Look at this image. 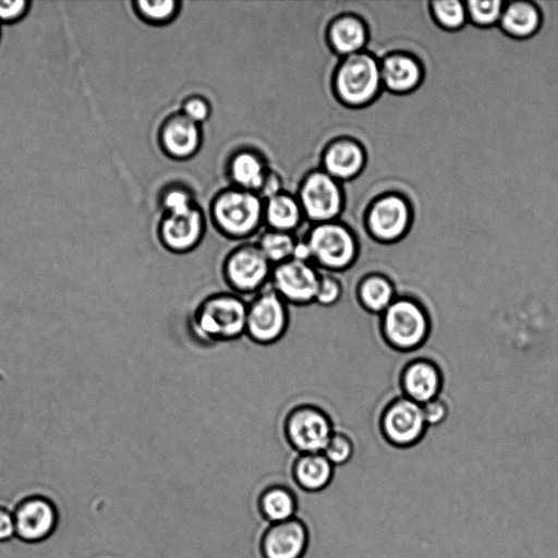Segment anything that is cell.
<instances>
[{
	"mask_svg": "<svg viewBox=\"0 0 558 558\" xmlns=\"http://www.w3.org/2000/svg\"><path fill=\"white\" fill-rule=\"evenodd\" d=\"M216 229L226 238L244 241L254 235L260 226L259 198L246 191L221 193L211 209Z\"/></svg>",
	"mask_w": 558,
	"mask_h": 558,
	"instance_id": "5",
	"label": "cell"
},
{
	"mask_svg": "<svg viewBox=\"0 0 558 558\" xmlns=\"http://www.w3.org/2000/svg\"><path fill=\"white\" fill-rule=\"evenodd\" d=\"M328 39L338 54L347 57L355 54L366 45V27L359 17L342 15L329 26Z\"/></svg>",
	"mask_w": 558,
	"mask_h": 558,
	"instance_id": "22",
	"label": "cell"
},
{
	"mask_svg": "<svg viewBox=\"0 0 558 558\" xmlns=\"http://www.w3.org/2000/svg\"><path fill=\"white\" fill-rule=\"evenodd\" d=\"M384 438L397 448H410L418 444L427 430L422 404L400 397L387 404L379 418Z\"/></svg>",
	"mask_w": 558,
	"mask_h": 558,
	"instance_id": "9",
	"label": "cell"
},
{
	"mask_svg": "<svg viewBox=\"0 0 558 558\" xmlns=\"http://www.w3.org/2000/svg\"><path fill=\"white\" fill-rule=\"evenodd\" d=\"M300 198L307 218L319 223L339 217L342 209L340 184L327 172L311 173L301 186Z\"/></svg>",
	"mask_w": 558,
	"mask_h": 558,
	"instance_id": "13",
	"label": "cell"
},
{
	"mask_svg": "<svg viewBox=\"0 0 558 558\" xmlns=\"http://www.w3.org/2000/svg\"><path fill=\"white\" fill-rule=\"evenodd\" d=\"M320 271L312 263L291 258L272 267L269 286L289 305L314 303Z\"/></svg>",
	"mask_w": 558,
	"mask_h": 558,
	"instance_id": "10",
	"label": "cell"
},
{
	"mask_svg": "<svg viewBox=\"0 0 558 558\" xmlns=\"http://www.w3.org/2000/svg\"><path fill=\"white\" fill-rule=\"evenodd\" d=\"M298 240L290 232L269 230L264 232L256 244L272 266L293 257Z\"/></svg>",
	"mask_w": 558,
	"mask_h": 558,
	"instance_id": "26",
	"label": "cell"
},
{
	"mask_svg": "<svg viewBox=\"0 0 558 558\" xmlns=\"http://www.w3.org/2000/svg\"><path fill=\"white\" fill-rule=\"evenodd\" d=\"M364 151L354 141L342 138L330 144L323 158L327 173L345 181L357 175L364 165Z\"/></svg>",
	"mask_w": 558,
	"mask_h": 558,
	"instance_id": "19",
	"label": "cell"
},
{
	"mask_svg": "<svg viewBox=\"0 0 558 558\" xmlns=\"http://www.w3.org/2000/svg\"><path fill=\"white\" fill-rule=\"evenodd\" d=\"M288 325V304L269 284L247 302L245 335L253 342L275 343L283 337Z\"/></svg>",
	"mask_w": 558,
	"mask_h": 558,
	"instance_id": "8",
	"label": "cell"
},
{
	"mask_svg": "<svg viewBox=\"0 0 558 558\" xmlns=\"http://www.w3.org/2000/svg\"><path fill=\"white\" fill-rule=\"evenodd\" d=\"M136 5L143 17L150 19L153 21H161L170 17L174 13L177 2L173 0H140L136 2Z\"/></svg>",
	"mask_w": 558,
	"mask_h": 558,
	"instance_id": "32",
	"label": "cell"
},
{
	"mask_svg": "<svg viewBox=\"0 0 558 558\" xmlns=\"http://www.w3.org/2000/svg\"><path fill=\"white\" fill-rule=\"evenodd\" d=\"M380 62L365 51L345 57L333 80L340 100L353 107L371 102L380 92Z\"/></svg>",
	"mask_w": 558,
	"mask_h": 558,
	"instance_id": "4",
	"label": "cell"
},
{
	"mask_svg": "<svg viewBox=\"0 0 558 558\" xmlns=\"http://www.w3.org/2000/svg\"><path fill=\"white\" fill-rule=\"evenodd\" d=\"M411 222L410 208L401 196L387 194L376 199L366 215L371 238L380 244H395L408 233Z\"/></svg>",
	"mask_w": 558,
	"mask_h": 558,
	"instance_id": "12",
	"label": "cell"
},
{
	"mask_svg": "<svg viewBox=\"0 0 558 558\" xmlns=\"http://www.w3.org/2000/svg\"><path fill=\"white\" fill-rule=\"evenodd\" d=\"M333 432L326 411L310 403L292 408L283 422L284 437L299 454L323 452Z\"/></svg>",
	"mask_w": 558,
	"mask_h": 558,
	"instance_id": "7",
	"label": "cell"
},
{
	"mask_svg": "<svg viewBox=\"0 0 558 558\" xmlns=\"http://www.w3.org/2000/svg\"><path fill=\"white\" fill-rule=\"evenodd\" d=\"M231 175L236 184L251 190L262 187L266 179L262 159L247 151L234 157L231 163Z\"/></svg>",
	"mask_w": 558,
	"mask_h": 558,
	"instance_id": "27",
	"label": "cell"
},
{
	"mask_svg": "<svg viewBox=\"0 0 558 558\" xmlns=\"http://www.w3.org/2000/svg\"><path fill=\"white\" fill-rule=\"evenodd\" d=\"M400 387L403 397L425 404L439 397L442 374L439 366L428 359H415L402 369Z\"/></svg>",
	"mask_w": 558,
	"mask_h": 558,
	"instance_id": "16",
	"label": "cell"
},
{
	"mask_svg": "<svg viewBox=\"0 0 558 558\" xmlns=\"http://www.w3.org/2000/svg\"><path fill=\"white\" fill-rule=\"evenodd\" d=\"M12 511L15 536L22 542H43L53 533L58 524L57 508L44 496L25 497Z\"/></svg>",
	"mask_w": 558,
	"mask_h": 558,
	"instance_id": "14",
	"label": "cell"
},
{
	"mask_svg": "<svg viewBox=\"0 0 558 558\" xmlns=\"http://www.w3.org/2000/svg\"><path fill=\"white\" fill-rule=\"evenodd\" d=\"M206 232V220L199 209L192 205L177 210H167L158 225L159 243L169 252L184 254L193 251Z\"/></svg>",
	"mask_w": 558,
	"mask_h": 558,
	"instance_id": "11",
	"label": "cell"
},
{
	"mask_svg": "<svg viewBox=\"0 0 558 558\" xmlns=\"http://www.w3.org/2000/svg\"><path fill=\"white\" fill-rule=\"evenodd\" d=\"M272 267L256 243L243 242L226 255L222 276L234 293L256 294L269 284Z\"/></svg>",
	"mask_w": 558,
	"mask_h": 558,
	"instance_id": "6",
	"label": "cell"
},
{
	"mask_svg": "<svg viewBox=\"0 0 558 558\" xmlns=\"http://www.w3.org/2000/svg\"><path fill=\"white\" fill-rule=\"evenodd\" d=\"M308 543L307 525L294 517L269 524L262 534L259 550L263 558H302Z\"/></svg>",
	"mask_w": 558,
	"mask_h": 558,
	"instance_id": "15",
	"label": "cell"
},
{
	"mask_svg": "<svg viewBox=\"0 0 558 558\" xmlns=\"http://www.w3.org/2000/svg\"><path fill=\"white\" fill-rule=\"evenodd\" d=\"M380 330L392 349L409 352L425 342L430 331V319L418 301L398 295L380 315Z\"/></svg>",
	"mask_w": 558,
	"mask_h": 558,
	"instance_id": "2",
	"label": "cell"
},
{
	"mask_svg": "<svg viewBox=\"0 0 558 558\" xmlns=\"http://www.w3.org/2000/svg\"><path fill=\"white\" fill-rule=\"evenodd\" d=\"M434 19L445 29L456 31L468 22L465 3L459 0L430 1Z\"/></svg>",
	"mask_w": 558,
	"mask_h": 558,
	"instance_id": "28",
	"label": "cell"
},
{
	"mask_svg": "<svg viewBox=\"0 0 558 558\" xmlns=\"http://www.w3.org/2000/svg\"><path fill=\"white\" fill-rule=\"evenodd\" d=\"M247 302L234 292L203 299L191 318V329L203 342H227L245 335Z\"/></svg>",
	"mask_w": 558,
	"mask_h": 558,
	"instance_id": "1",
	"label": "cell"
},
{
	"mask_svg": "<svg viewBox=\"0 0 558 558\" xmlns=\"http://www.w3.org/2000/svg\"><path fill=\"white\" fill-rule=\"evenodd\" d=\"M209 107L201 98H191L183 105V114L195 123H202L209 117Z\"/></svg>",
	"mask_w": 558,
	"mask_h": 558,
	"instance_id": "34",
	"label": "cell"
},
{
	"mask_svg": "<svg viewBox=\"0 0 558 558\" xmlns=\"http://www.w3.org/2000/svg\"><path fill=\"white\" fill-rule=\"evenodd\" d=\"M342 294L341 281L331 272H320L314 303L329 307L337 304Z\"/></svg>",
	"mask_w": 558,
	"mask_h": 558,
	"instance_id": "31",
	"label": "cell"
},
{
	"mask_svg": "<svg viewBox=\"0 0 558 558\" xmlns=\"http://www.w3.org/2000/svg\"><path fill=\"white\" fill-rule=\"evenodd\" d=\"M258 509L270 524L283 522L295 517L298 500L289 487L281 484L271 485L260 493Z\"/></svg>",
	"mask_w": 558,
	"mask_h": 558,
	"instance_id": "24",
	"label": "cell"
},
{
	"mask_svg": "<svg viewBox=\"0 0 558 558\" xmlns=\"http://www.w3.org/2000/svg\"><path fill=\"white\" fill-rule=\"evenodd\" d=\"M323 453L335 468L345 465L351 462L354 456L353 440L345 433L335 430Z\"/></svg>",
	"mask_w": 558,
	"mask_h": 558,
	"instance_id": "30",
	"label": "cell"
},
{
	"mask_svg": "<svg viewBox=\"0 0 558 558\" xmlns=\"http://www.w3.org/2000/svg\"><path fill=\"white\" fill-rule=\"evenodd\" d=\"M422 409L427 427L442 424L449 414L448 403L440 397L422 404Z\"/></svg>",
	"mask_w": 558,
	"mask_h": 558,
	"instance_id": "33",
	"label": "cell"
},
{
	"mask_svg": "<svg viewBox=\"0 0 558 558\" xmlns=\"http://www.w3.org/2000/svg\"><path fill=\"white\" fill-rule=\"evenodd\" d=\"M542 15L532 0L506 1L499 26L514 38H529L539 28Z\"/></svg>",
	"mask_w": 558,
	"mask_h": 558,
	"instance_id": "20",
	"label": "cell"
},
{
	"mask_svg": "<svg viewBox=\"0 0 558 558\" xmlns=\"http://www.w3.org/2000/svg\"><path fill=\"white\" fill-rule=\"evenodd\" d=\"M28 2L19 1H0V21L14 22L21 19L27 11Z\"/></svg>",
	"mask_w": 558,
	"mask_h": 558,
	"instance_id": "35",
	"label": "cell"
},
{
	"mask_svg": "<svg viewBox=\"0 0 558 558\" xmlns=\"http://www.w3.org/2000/svg\"><path fill=\"white\" fill-rule=\"evenodd\" d=\"M380 76L384 88L393 93H408L422 81L421 64L407 53H391L380 61Z\"/></svg>",
	"mask_w": 558,
	"mask_h": 558,
	"instance_id": "17",
	"label": "cell"
},
{
	"mask_svg": "<svg viewBox=\"0 0 558 558\" xmlns=\"http://www.w3.org/2000/svg\"><path fill=\"white\" fill-rule=\"evenodd\" d=\"M15 536L13 511L0 506V543L8 542Z\"/></svg>",
	"mask_w": 558,
	"mask_h": 558,
	"instance_id": "36",
	"label": "cell"
},
{
	"mask_svg": "<svg viewBox=\"0 0 558 558\" xmlns=\"http://www.w3.org/2000/svg\"><path fill=\"white\" fill-rule=\"evenodd\" d=\"M197 124L184 114L175 116L162 129V145L172 157H191L199 144Z\"/></svg>",
	"mask_w": 558,
	"mask_h": 558,
	"instance_id": "21",
	"label": "cell"
},
{
	"mask_svg": "<svg viewBox=\"0 0 558 558\" xmlns=\"http://www.w3.org/2000/svg\"><path fill=\"white\" fill-rule=\"evenodd\" d=\"M265 218L272 230L290 232L299 227L301 211L293 197L288 194H277L269 198Z\"/></svg>",
	"mask_w": 558,
	"mask_h": 558,
	"instance_id": "25",
	"label": "cell"
},
{
	"mask_svg": "<svg viewBox=\"0 0 558 558\" xmlns=\"http://www.w3.org/2000/svg\"><path fill=\"white\" fill-rule=\"evenodd\" d=\"M356 296L364 310L381 315L398 295L392 281L387 276L371 272L359 281Z\"/></svg>",
	"mask_w": 558,
	"mask_h": 558,
	"instance_id": "23",
	"label": "cell"
},
{
	"mask_svg": "<svg viewBox=\"0 0 558 558\" xmlns=\"http://www.w3.org/2000/svg\"><path fill=\"white\" fill-rule=\"evenodd\" d=\"M303 240L310 250L311 262L331 274L349 269L360 253L356 236L339 221L314 226Z\"/></svg>",
	"mask_w": 558,
	"mask_h": 558,
	"instance_id": "3",
	"label": "cell"
},
{
	"mask_svg": "<svg viewBox=\"0 0 558 558\" xmlns=\"http://www.w3.org/2000/svg\"><path fill=\"white\" fill-rule=\"evenodd\" d=\"M465 3L470 21L482 27H489L497 24L502 13V0H469Z\"/></svg>",
	"mask_w": 558,
	"mask_h": 558,
	"instance_id": "29",
	"label": "cell"
},
{
	"mask_svg": "<svg viewBox=\"0 0 558 558\" xmlns=\"http://www.w3.org/2000/svg\"><path fill=\"white\" fill-rule=\"evenodd\" d=\"M296 485L308 493L326 489L333 481L336 468L323 452L301 453L292 464Z\"/></svg>",
	"mask_w": 558,
	"mask_h": 558,
	"instance_id": "18",
	"label": "cell"
}]
</instances>
